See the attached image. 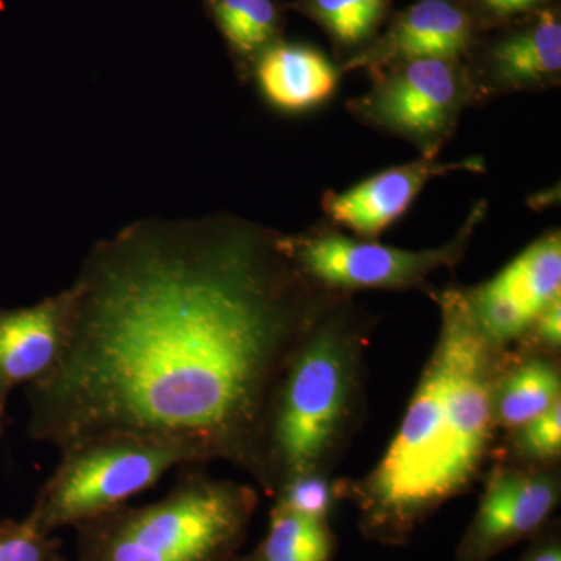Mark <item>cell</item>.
<instances>
[{"label":"cell","instance_id":"cell-14","mask_svg":"<svg viewBox=\"0 0 561 561\" xmlns=\"http://www.w3.org/2000/svg\"><path fill=\"white\" fill-rule=\"evenodd\" d=\"M560 400V353L513 343L494 390L497 431L516 430Z\"/></svg>","mask_w":561,"mask_h":561},{"label":"cell","instance_id":"cell-4","mask_svg":"<svg viewBox=\"0 0 561 561\" xmlns=\"http://www.w3.org/2000/svg\"><path fill=\"white\" fill-rule=\"evenodd\" d=\"M256 490L186 471L162 500L76 526V561H227L241 551Z\"/></svg>","mask_w":561,"mask_h":561},{"label":"cell","instance_id":"cell-10","mask_svg":"<svg viewBox=\"0 0 561 561\" xmlns=\"http://www.w3.org/2000/svg\"><path fill=\"white\" fill-rule=\"evenodd\" d=\"M454 172H485V160L471 157L438 162L419 158L408 164L376 172L348 190H328L321 197V210L331 227L359 239L379 241L391 225L408 214L430 181Z\"/></svg>","mask_w":561,"mask_h":561},{"label":"cell","instance_id":"cell-22","mask_svg":"<svg viewBox=\"0 0 561 561\" xmlns=\"http://www.w3.org/2000/svg\"><path fill=\"white\" fill-rule=\"evenodd\" d=\"M549 0H465L478 24H505L545 9Z\"/></svg>","mask_w":561,"mask_h":561},{"label":"cell","instance_id":"cell-5","mask_svg":"<svg viewBox=\"0 0 561 561\" xmlns=\"http://www.w3.org/2000/svg\"><path fill=\"white\" fill-rule=\"evenodd\" d=\"M60 453L28 513L47 535L122 507L173 467L208 461L190 442L135 432L94 435Z\"/></svg>","mask_w":561,"mask_h":561},{"label":"cell","instance_id":"cell-13","mask_svg":"<svg viewBox=\"0 0 561 561\" xmlns=\"http://www.w3.org/2000/svg\"><path fill=\"white\" fill-rule=\"evenodd\" d=\"M341 69L308 44L278 41L262 51L251 70L262 101L287 116L311 113L332 101Z\"/></svg>","mask_w":561,"mask_h":561},{"label":"cell","instance_id":"cell-9","mask_svg":"<svg viewBox=\"0 0 561 561\" xmlns=\"http://www.w3.org/2000/svg\"><path fill=\"white\" fill-rule=\"evenodd\" d=\"M485 44L474 43L465 68L476 106L522 92H545L561 84V21L559 11H534L511 22Z\"/></svg>","mask_w":561,"mask_h":561},{"label":"cell","instance_id":"cell-24","mask_svg":"<svg viewBox=\"0 0 561 561\" xmlns=\"http://www.w3.org/2000/svg\"><path fill=\"white\" fill-rule=\"evenodd\" d=\"M516 561H561L559 519H551L529 538V546Z\"/></svg>","mask_w":561,"mask_h":561},{"label":"cell","instance_id":"cell-20","mask_svg":"<svg viewBox=\"0 0 561 561\" xmlns=\"http://www.w3.org/2000/svg\"><path fill=\"white\" fill-rule=\"evenodd\" d=\"M272 500H275L273 505L324 522H330L339 502L334 481L327 474H305L290 479Z\"/></svg>","mask_w":561,"mask_h":561},{"label":"cell","instance_id":"cell-21","mask_svg":"<svg viewBox=\"0 0 561 561\" xmlns=\"http://www.w3.org/2000/svg\"><path fill=\"white\" fill-rule=\"evenodd\" d=\"M60 540L44 534L31 516L0 523V561H51L60 553Z\"/></svg>","mask_w":561,"mask_h":561},{"label":"cell","instance_id":"cell-15","mask_svg":"<svg viewBox=\"0 0 561 561\" xmlns=\"http://www.w3.org/2000/svg\"><path fill=\"white\" fill-rule=\"evenodd\" d=\"M483 289L535 320L561 297V232L546 231L505 265L496 276L481 284Z\"/></svg>","mask_w":561,"mask_h":561},{"label":"cell","instance_id":"cell-2","mask_svg":"<svg viewBox=\"0 0 561 561\" xmlns=\"http://www.w3.org/2000/svg\"><path fill=\"white\" fill-rule=\"evenodd\" d=\"M437 342L386 453L367 474L337 479V501L357 511L365 540L405 546L446 502L471 491L497 446L494 390L511 346L479 327L465 286L430 289Z\"/></svg>","mask_w":561,"mask_h":561},{"label":"cell","instance_id":"cell-3","mask_svg":"<svg viewBox=\"0 0 561 561\" xmlns=\"http://www.w3.org/2000/svg\"><path fill=\"white\" fill-rule=\"evenodd\" d=\"M375 319L354 295L332 294L273 393L256 482L275 496L290 479L334 470L360 426Z\"/></svg>","mask_w":561,"mask_h":561},{"label":"cell","instance_id":"cell-23","mask_svg":"<svg viewBox=\"0 0 561 561\" xmlns=\"http://www.w3.org/2000/svg\"><path fill=\"white\" fill-rule=\"evenodd\" d=\"M518 343L534 346L551 353H560L561 346V297L549 302L535 320L529 331L519 339Z\"/></svg>","mask_w":561,"mask_h":561},{"label":"cell","instance_id":"cell-6","mask_svg":"<svg viewBox=\"0 0 561 561\" xmlns=\"http://www.w3.org/2000/svg\"><path fill=\"white\" fill-rule=\"evenodd\" d=\"M486 210L489 202L476 203L451 241L435 249L405 250L383 245L379 241L351 236L330 224L316 225L294 234L283 232V247L302 275L335 294L427 291L432 273L440 268L454 271L463 260Z\"/></svg>","mask_w":561,"mask_h":561},{"label":"cell","instance_id":"cell-16","mask_svg":"<svg viewBox=\"0 0 561 561\" xmlns=\"http://www.w3.org/2000/svg\"><path fill=\"white\" fill-rule=\"evenodd\" d=\"M206 13L227 44L236 72L251 79L254 62L280 41L283 9L276 0H202Z\"/></svg>","mask_w":561,"mask_h":561},{"label":"cell","instance_id":"cell-17","mask_svg":"<svg viewBox=\"0 0 561 561\" xmlns=\"http://www.w3.org/2000/svg\"><path fill=\"white\" fill-rule=\"evenodd\" d=\"M337 545L330 522L273 505L264 540L253 551L234 553L227 561H334Z\"/></svg>","mask_w":561,"mask_h":561},{"label":"cell","instance_id":"cell-25","mask_svg":"<svg viewBox=\"0 0 561 561\" xmlns=\"http://www.w3.org/2000/svg\"><path fill=\"white\" fill-rule=\"evenodd\" d=\"M51 561H68V560H66L65 557L61 556V553H58V556L55 557V559Z\"/></svg>","mask_w":561,"mask_h":561},{"label":"cell","instance_id":"cell-7","mask_svg":"<svg viewBox=\"0 0 561 561\" xmlns=\"http://www.w3.org/2000/svg\"><path fill=\"white\" fill-rule=\"evenodd\" d=\"M367 92L346 110L371 130L405 140L420 158L438 160L456 135L461 114L476 106L463 60L424 58L370 73Z\"/></svg>","mask_w":561,"mask_h":561},{"label":"cell","instance_id":"cell-19","mask_svg":"<svg viewBox=\"0 0 561 561\" xmlns=\"http://www.w3.org/2000/svg\"><path fill=\"white\" fill-rule=\"evenodd\" d=\"M493 459L522 465H559L561 456V400L540 416L505 432Z\"/></svg>","mask_w":561,"mask_h":561},{"label":"cell","instance_id":"cell-8","mask_svg":"<svg viewBox=\"0 0 561 561\" xmlns=\"http://www.w3.org/2000/svg\"><path fill=\"white\" fill-rule=\"evenodd\" d=\"M478 511L457 546L456 561H490L551 522L559 507V465L493 459Z\"/></svg>","mask_w":561,"mask_h":561},{"label":"cell","instance_id":"cell-12","mask_svg":"<svg viewBox=\"0 0 561 561\" xmlns=\"http://www.w3.org/2000/svg\"><path fill=\"white\" fill-rule=\"evenodd\" d=\"M72 317L70 286L36 305L0 311V438L11 390L39 381L60 364Z\"/></svg>","mask_w":561,"mask_h":561},{"label":"cell","instance_id":"cell-18","mask_svg":"<svg viewBox=\"0 0 561 561\" xmlns=\"http://www.w3.org/2000/svg\"><path fill=\"white\" fill-rule=\"evenodd\" d=\"M389 5L390 0H298L295 3L297 10L324 28L341 65L356 57L378 36Z\"/></svg>","mask_w":561,"mask_h":561},{"label":"cell","instance_id":"cell-11","mask_svg":"<svg viewBox=\"0 0 561 561\" xmlns=\"http://www.w3.org/2000/svg\"><path fill=\"white\" fill-rule=\"evenodd\" d=\"M479 24L463 0H419L394 16L389 28L339 66L341 73H368L398 62L463 60L478 41Z\"/></svg>","mask_w":561,"mask_h":561},{"label":"cell","instance_id":"cell-1","mask_svg":"<svg viewBox=\"0 0 561 561\" xmlns=\"http://www.w3.org/2000/svg\"><path fill=\"white\" fill-rule=\"evenodd\" d=\"M70 287L68 348L25 387L28 437L60 451L108 432L179 438L257 479L273 393L335 294L283 232L231 214L131 221Z\"/></svg>","mask_w":561,"mask_h":561}]
</instances>
